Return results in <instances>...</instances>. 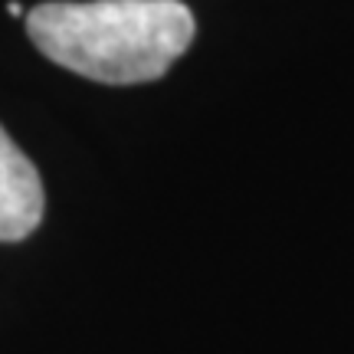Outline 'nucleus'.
<instances>
[{
    "label": "nucleus",
    "instance_id": "nucleus-2",
    "mask_svg": "<svg viewBox=\"0 0 354 354\" xmlns=\"http://www.w3.org/2000/svg\"><path fill=\"white\" fill-rule=\"evenodd\" d=\"M46 194L37 165L0 125V243H20L39 227Z\"/></svg>",
    "mask_w": 354,
    "mask_h": 354
},
{
    "label": "nucleus",
    "instance_id": "nucleus-1",
    "mask_svg": "<svg viewBox=\"0 0 354 354\" xmlns=\"http://www.w3.org/2000/svg\"><path fill=\"white\" fill-rule=\"evenodd\" d=\"M26 33L50 63L105 86L154 82L194 43L197 24L180 0L39 3Z\"/></svg>",
    "mask_w": 354,
    "mask_h": 354
}]
</instances>
